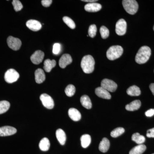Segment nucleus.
I'll list each match as a JSON object with an SVG mask.
<instances>
[{
    "instance_id": "obj_15",
    "label": "nucleus",
    "mask_w": 154,
    "mask_h": 154,
    "mask_svg": "<svg viewBox=\"0 0 154 154\" xmlns=\"http://www.w3.org/2000/svg\"><path fill=\"white\" fill-rule=\"evenodd\" d=\"M102 9V5L99 3H91L87 4L85 7V10L87 12H96Z\"/></svg>"
},
{
    "instance_id": "obj_19",
    "label": "nucleus",
    "mask_w": 154,
    "mask_h": 154,
    "mask_svg": "<svg viewBox=\"0 0 154 154\" xmlns=\"http://www.w3.org/2000/svg\"><path fill=\"white\" fill-rule=\"evenodd\" d=\"M140 106V101L139 100H136L133 101L128 105H127L125 106V109L128 111H135L138 110Z\"/></svg>"
},
{
    "instance_id": "obj_33",
    "label": "nucleus",
    "mask_w": 154,
    "mask_h": 154,
    "mask_svg": "<svg viewBox=\"0 0 154 154\" xmlns=\"http://www.w3.org/2000/svg\"><path fill=\"white\" fill-rule=\"evenodd\" d=\"M12 4L14 6V10L16 12L20 11L23 8V6L22 5V3L19 0H14L12 2Z\"/></svg>"
},
{
    "instance_id": "obj_32",
    "label": "nucleus",
    "mask_w": 154,
    "mask_h": 154,
    "mask_svg": "<svg viewBox=\"0 0 154 154\" xmlns=\"http://www.w3.org/2000/svg\"><path fill=\"white\" fill-rule=\"evenodd\" d=\"M100 34L103 39H105L108 37L109 35V31L107 28L104 26H102L100 29Z\"/></svg>"
},
{
    "instance_id": "obj_20",
    "label": "nucleus",
    "mask_w": 154,
    "mask_h": 154,
    "mask_svg": "<svg viewBox=\"0 0 154 154\" xmlns=\"http://www.w3.org/2000/svg\"><path fill=\"white\" fill-rule=\"evenodd\" d=\"M110 141L107 138L102 139V141L100 142L99 145V149L102 152H106L110 147Z\"/></svg>"
},
{
    "instance_id": "obj_28",
    "label": "nucleus",
    "mask_w": 154,
    "mask_h": 154,
    "mask_svg": "<svg viewBox=\"0 0 154 154\" xmlns=\"http://www.w3.org/2000/svg\"><path fill=\"white\" fill-rule=\"evenodd\" d=\"M10 102L7 101H0V114L7 112L10 108Z\"/></svg>"
},
{
    "instance_id": "obj_10",
    "label": "nucleus",
    "mask_w": 154,
    "mask_h": 154,
    "mask_svg": "<svg viewBox=\"0 0 154 154\" xmlns=\"http://www.w3.org/2000/svg\"><path fill=\"white\" fill-rule=\"evenodd\" d=\"M44 56L45 54L43 51L37 50L30 57V60L34 64H39L43 60Z\"/></svg>"
},
{
    "instance_id": "obj_6",
    "label": "nucleus",
    "mask_w": 154,
    "mask_h": 154,
    "mask_svg": "<svg viewBox=\"0 0 154 154\" xmlns=\"http://www.w3.org/2000/svg\"><path fill=\"white\" fill-rule=\"evenodd\" d=\"M101 87L108 92H114L117 89V85L112 80L104 79L101 82Z\"/></svg>"
},
{
    "instance_id": "obj_30",
    "label": "nucleus",
    "mask_w": 154,
    "mask_h": 154,
    "mask_svg": "<svg viewBox=\"0 0 154 154\" xmlns=\"http://www.w3.org/2000/svg\"><path fill=\"white\" fill-rule=\"evenodd\" d=\"M66 94L69 97H72L75 93V88L74 86L69 85L67 86L65 90Z\"/></svg>"
},
{
    "instance_id": "obj_23",
    "label": "nucleus",
    "mask_w": 154,
    "mask_h": 154,
    "mask_svg": "<svg viewBox=\"0 0 154 154\" xmlns=\"http://www.w3.org/2000/svg\"><path fill=\"white\" fill-rule=\"evenodd\" d=\"M127 94L132 96H139L140 95L141 91L137 86L133 85L129 87L127 90Z\"/></svg>"
},
{
    "instance_id": "obj_37",
    "label": "nucleus",
    "mask_w": 154,
    "mask_h": 154,
    "mask_svg": "<svg viewBox=\"0 0 154 154\" xmlns=\"http://www.w3.org/2000/svg\"><path fill=\"white\" fill-rule=\"evenodd\" d=\"M146 136L148 137L154 138V128L147 131Z\"/></svg>"
},
{
    "instance_id": "obj_21",
    "label": "nucleus",
    "mask_w": 154,
    "mask_h": 154,
    "mask_svg": "<svg viewBox=\"0 0 154 154\" xmlns=\"http://www.w3.org/2000/svg\"><path fill=\"white\" fill-rule=\"evenodd\" d=\"M56 62L54 60H51L50 59H47L45 60L44 63V69L45 72H49L51 71L52 69L56 66Z\"/></svg>"
},
{
    "instance_id": "obj_26",
    "label": "nucleus",
    "mask_w": 154,
    "mask_h": 154,
    "mask_svg": "<svg viewBox=\"0 0 154 154\" xmlns=\"http://www.w3.org/2000/svg\"><path fill=\"white\" fill-rule=\"evenodd\" d=\"M81 144L84 148H86L91 143V138L90 135H83L81 137Z\"/></svg>"
},
{
    "instance_id": "obj_29",
    "label": "nucleus",
    "mask_w": 154,
    "mask_h": 154,
    "mask_svg": "<svg viewBox=\"0 0 154 154\" xmlns=\"http://www.w3.org/2000/svg\"><path fill=\"white\" fill-rule=\"evenodd\" d=\"M124 132L125 129L123 128H117L113 130V131H111L110 135L113 137H117L124 133Z\"/></svg>"
},
{
    "instance_id": "obj_14",
    "label": "nucleus",
    "mask_w": 154,
    "mask_h": 154,
    "mask_svg": "<svg viewBox=\"0 0 154 154\" xmlns=\"http://www.w3.org/2000/svg\"><path fill=\"white\" fill-rule=\"evenodd\" d=\"M95 93L97 96L102 99H111V95L107 90L102 88V87H98L95 90Z\"/></svg>"
},
{
    "instance_id": "obj_11",
    "label": "nucleus",
    "mask_w": 154,
    "mask_h": 154,
    "mask_svg": "<svg viewBox=\"0 0 154 154\" xmlns=\"http://www.w3.org/2000/svg\"><path fill=\"white\" fill-rule=\"evenodd\" d=\"M17 130L13 127L5 126L0 128V137L8 136L15 134Z\"/></svg>"
},
{
    "instance_id": "obj_24",
    "label": "nucleus",
    "mask_w": 154,
    "mask_h": 154,
    "mask_svg": "<svg viewBox=\"0 0 154 154\" xmlns=\"http://www.w3.org/2000/svg\"><path fill=\"white\" fill-rule=\"evenodd\" d=\"M50 143L49 140L46 137L42 138L39 143V147L42 151H47L49 150Z\"/></svg>"
},
{
    "instance_id": "obj_27",
    "label": "nucleus",
    "mask_w": 154,
    "mask_h": 154,
    "mask_svg": "<svg viewBox=\"0 0 154 154\" xmlns=\"http://www.w3.org/2000/svg\"><path fill=\"white\" fill-rule=\"evenodd\" d=\"M132 140L138 145L142 144L145 141V137L138 133H136L132 135Z\"/></svg>"
},
{
    "instance_id": "obj_7",
    "label": "nucleus",
    "mask_w": 154,
    "mask_h": 154,
    "mask_svg": "<svg viewBox=\"0 0 154 154\" xmlns=\"http://www.w3.org/2000/svg\"><path fill=\"white\" fill-rule=\"evenodd\" d=\"M40 99L42 105L48 109H51L54 107V102L51 96L47 94H42L40 96Z\"/></svg>"
},
{
    "instance_id": "obj_31",
    "label": "nucleus",
    "mask_w": 154,
    "mask_h": 154,
    "mask_svg": "<svg viewBox=\"0 0 154 154\" xmlns=\"http://www.w3.org/2000/svg\"><path fill=\"white\" fill-rule=\"evenodd\" d=\"M64 22L70 28L72 29H75V24L74 22L69 17H64L63 19Z\"/></svg>"
},
{
    "instance_id": "obj_8",
    "label": "nucleus",
    "mask_w": 154,
    "mask_h": 154,
    "mask_svg": "<svg viewBox=\"0 0 154 154\" xmlns=\"http://www.w3.org/2000/svg\"><path fill=\"white\" fill-rule=\"evenodd\" d=\"M7 43L9 48L14 51H17L20 49L22 45V42L20 39L12 36L8 37Z\"/></svg>"
},
{
    "instance_id": "obj_16",
    "label": "nucleus",
    "mask_w": 154,
    "mask_h": 154,
    "mask_svg": "<svg viewBox=\"0 0 154 154\" xmlns=\"http://www.w3.org/2000/svg\"><path fill=\"white\" fill-rule=\"evenodd\" d=\"M68 114L70 118L74 121H79L82 117L81 113L75 108H70L69 110Z\"/></svg>"
},
{
    "instance_id": "obj_18",
    "label": "nucleus",
    "mask_w": 154,
    "mask_h": 154,
    "mask_svg": "<svg viewBox=\"0 0 154 154\" xmlns=\"http://www.w3.org/2000/svg\"><path fill=\"white\" fill-rule=\"evenodd\" d=\"M56 136L59 142L61 145H64L66 141V135L63 130L58 129L56 131Z\"/></svg>"
},
{
    "instance_id": "obj_12",
    "label": "nucleus",
    "mask_w": 154,
    "mask_h": 154,
    "mask_svg": "<svg viewBox=\"0 0 154 154\" xmlns=\"http://www.w3.org/2000/svg\"><path fill=\"white\" fill-rule=\"evenodd\" d=\"M72 62V59L70 55L69 54H64L60 59L59 64L61 68H65L67 66L71 63Z\"/></svg>"
},
{
    "instance_id": "obj_39",
    "label": "nucleus",
    "mask_w": 154,
    "mask_h": 154,
    "mask_svg": "<svg viewBox=\"0 0 154 154\" xmlns=\"http://www.w3.org/2000/svg\"><path fill=\"white\" fill-rule=\"evenodd\" d=\"M149 88L151 91L153 95L154 96V84H151L149 86Z\"/></svg>"
},
{
    "instance_id": "obj_17",
    "label": "nucleus",
    "mask_w": 154,
    "mask_h": 154,
    "mask_svg": "<svg viewBox=\"0 0 154 154\" xmlns=\"http://www.w3.org/2000/svg\"><path fill=\"white\" fill-rule=\"evenodd\" d=\"M35 81L37 84H41L45 80V75L44 71L41 69H36L35 72Z\"/></svg>"
},
{
    "instance_id": "obj_36",
    "label": "nucleus",
    "mask_w": 154,
    "mask_h": 154,
    "mask_svg": "<svg viewBox=\"0 0 154 154\" xmlns=\"http://www.w3.org/2000/svg\"><path fill=\"white\" fill-rule=\"evenodd\" d=\"M52 0H42L41 1L42 5L44 7H49L52 4Z\"/></svg>"
},
{
    "instance_id": "obj_1",
    "label": "nucleus",
    "mask_w": 154,
    "mask_h": 154,
    "mask_svg": "<svg viewBox=\"0 0 154 154\" xmlns=\"http://www.w3.org/2000/svg\"><path fill=\"white\" fill-rule=\"evenodd\" d=\"M151 50L148 46H143L140 48L135 57V61L137 63L141 64L146 63L149 59Z\"/></svg>"
},
{
    "instance_id": "obj_38",
    "label": "nucleus",
    "mask_w": 154,
    "mask_h": 154,
    "mask_svg": "<svg viewBox=\"0 0 154 154\" xmlns=\"http://www.w3.org/2000/svg\"><path fill=\"white\" fill-rule=\"evenodd\" d=\"M145 115L148 117H151L153 116L154 115V109H149L146 111Z\"/></svg>"
},
{
    "instance_id": "obj_34",
    "label": "nucleus",
    "mask_w": 154,
    "mask_h": 154,
    "mask_svg": "<svg viewBox=\"0 0 154 154\" xmlns=\"http://www.w3.org/2000/svg\"><path fill=\"white\" fill-rule=\"evenodd\" d=\"M97 32V28L95 25H92L90 26L88 30V34L91 38H94L96 36Z\"/></svg>"
},
{
    "instance_id": "obj_3",
    "label": "nucleus",
    "mask_w": 154,
    "mask_h": 154,
    "mask_svg": "<svg viewBox=\"0 0 154 154\" xmlns=\"http://www.w3.org/2000/svg\"><path fill=\"white\" fill-rule=\"evenodd\" d=\"M123 52V49L119 45L111 46L107 50L106 55L108 59L110 60H115L120 57Z\"/></svg>"
},
{
    "instance_id": "obj_4",
    "label": "nucleus",
    "mask_w": 154,
    "mask_h": 154,
    "mask_svg": "<svg viewBox=\"0 0 154 154\" xmlns=\"http://www.w3.org/2000/svg\"><path fill=\"white\" fill-rule=\"evenodd\" d=\"M122 5L125 11L131 15H134L138 9V4L135 0L122 1Z\"/></svg>"
},
{
    "instance_id": "obj_35",
    "label": "nucleus",
    "mask_w": 154,
    "mask_h": 154,
    "mask_svg": "<svg viewBox=\"0 0 154 154\" xmlns=\"http://www.w3.org/2000/svg\"><path fill=\"white\" fill-rule=\"evenodd\" d=\"M61 50V45L59 43H55L53 47V53L54 54L57 55L60 52Z\"/></svg>"
},
{
    "instance_id": "obj_9",
    "label": "nucleus",
    "mask_w": 154,
    "mask_h": 154,
    "mask_svg": "<svg viewBox=\"0 0 154 154\" xmlns=\"http://www.w3.org/2000/svg\"><path fill=\"white\" fill-rule=\"evenodd\" d=\"M127 23L124 19H120L116 25V32L119 36H123L126 32Z\"/></svg>"
},
{
    "instance_id": "obj_13",
    "label": "nucleus",
    "mask_w": 154,
    "mask_h": 154,
    "mask_svg": "<svg viewBox=\"0 0 154 154\" xmlns=\"http://www.w3.org/2000/svg\"><path fill=\"white\" fill-rule=\"evenodd\" d=\"M26 26L30 30L37 31L42 28L41 23L36 20H29L26 22Z\"/></svg>"
},
{
    "instance_id": "obj_42",
    "label": "nucleus",
    "mask_w": 154,
    "mask_h": 154,
    "mask_svg": "<svg viewBox=\"0 0 154 154\" xmlns=\"http://www.w3.org/2000/svg\"></svg>"
},
{
    "instance_id": "obj_41",
    "label": "nucleus",
    "mask_w": 154,
    "mask_h": 154,
    "mask_svg": "<svg viewBox=\"0 0 154 154\" xmlns=\"http://www.w3.org/2000/svg\"><path fill=\"white\" fill-rule=\"evenodd\" d=\"M153 30H154V27H153Z\"/></svg>"
},
{
    "instance_id": "obj_2",
    "label": "nucleus",
    "mask_w": 154,
    "mask_h": 154,
    "mask_svg": "<svg viewBox=\"0 0 154 154\" xmlns=\"http://www.w3.org/2000/svg\"><path fill=\"white\" fill-rule=\"evenodd\" d=\"M95 63V60L92 56H85L81 61V67L85 73H91L94 72Z\"/></svg>"
},
{
    "instance_id": "obj_5",
    "label": "nucleus",
    "mask_w": 154,
    "mask_h": 154,
    "mask_svg": "<svg viewBox=\"0 0 154 154\" xmlns=\"http://www.w3.org/2000/svg\"><path fill=\"white\" fill-rule=\"evenodd\" d=\"M19 78V73L13 69H10L6 72L5 79L7 83L11 84L17 82Z\"/></svg>"
},
{
    "instance_id": "obj_22",
    "label": "nucleus",
    "mask_w": 154,
    "mask_h": 154,
    "mask_svg": "<svg viewBox=\"0 0 154 154\" xmlns=\"http://www.w3.org/2000/svg\"><path fill=\"white\" fill-rule=\"evenodd\" d=\"M80 101L83 107L88 109H91L92 104L91 99L89 96L87 95H84L81 97Z\"/></svg>"
},
{
    "instance_id": "obj_25",
    "label": "nucleus",
    "mask_w": 154,
    "mask_h": 154,
    "mask_svg": "<svg viewBox=\"0 0 154 154\" xmlns=\"http://www.w3.org/2000/svg\"><path fill=\"white\" fill-rule=\"evenodd\" d=\"M146 149V147L145 145H138L131 150L129 154H142L145 151Z\"/></svg>"
},
{
    "instance_id": "obj_40",
    "label": "nucleus",
    "mask_w": 154,
    "mask_h": 154,
    "mask_svg": "<svg viewBox=\"0 0 154 154\" xmlns=\"http://www.w3.org/2000/svg\"><path fill=\"white\" fill-rule=\"evenodd\" d=\"M82 2H89V3H94V2H97L96 0H82Z\"/></svg>"
}]
</instances>
